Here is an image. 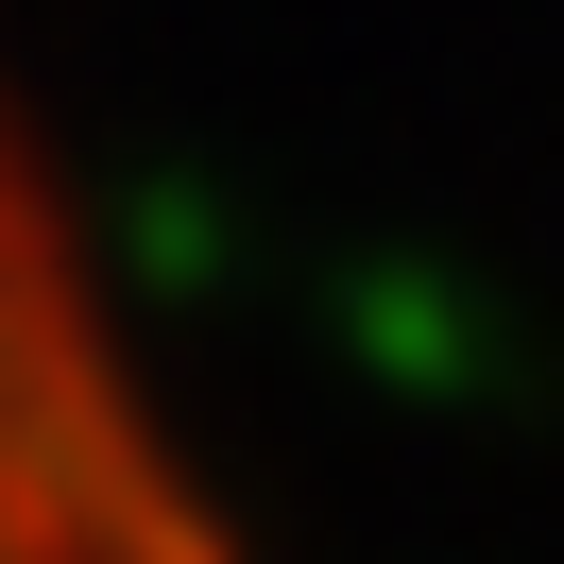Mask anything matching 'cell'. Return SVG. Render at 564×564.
<instances>
[{
	"label": "cell",
	"instance_id": "obj_1",
	"mask_svg": "<svg viewBox=\"0 0 564 564\" xmlns=\"http://www.w3.org/2000/svg\"><path fill=\"white\" fill-rule=\"evenodd\" d=\"M0 564H206L18 154H0Z\"/></svg>",
	"mask_w": 564,
	"mask_h": 564
}]
</instances>
